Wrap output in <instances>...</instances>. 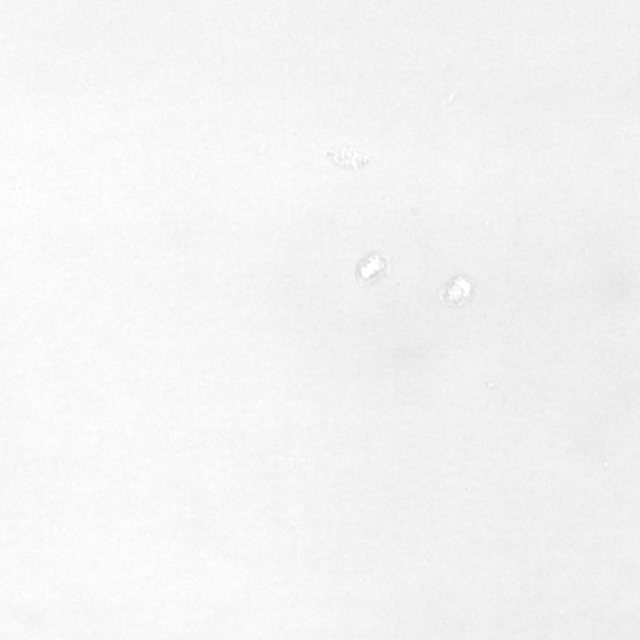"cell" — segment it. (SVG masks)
<instances>
[{
	"mask_svg": "<svg viewBox=\"0 0 640 640\" xmlns=\"http://www.w3.org/2000/svg\"><path fill=\"white\" fill-rule=\"evenodd\" d=\"M382 270H383V263H382L381 258L378 255H371L363 260L360 263V266L357 267V278L360 280H370L372 278L376 277Z\"/></svg>",
	"mask_w": 640,
	"mask_h": 640,
	"instance_id": "6da1fadb",
	"label": "cell"
},
{
	"mask_svg": "<svg viewBox=\"0 0 640 640\" xmlns=\"http://www.w3.org/2000/svg\"><path fill=\"white\" fill-rule=\"evenodd\" d=\"M469 292V285L466 283V280H462V278H458L457 280H454V284L447 290L448 301L458 303L462 298L467 297Z\"/></svg>",
	"mask_w": 640,
	"mask_h": 640,
	"instance_id": "7a4b0ae2",
	"label": "cell"
}]
</instances>
